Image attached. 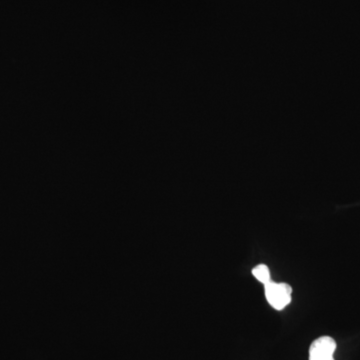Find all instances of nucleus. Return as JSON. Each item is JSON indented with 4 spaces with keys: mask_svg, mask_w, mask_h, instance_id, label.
I'll list each match as a JSON object with an SVG mask.
<instances>
[{
    "mask_svg": "<svg viewBox=\"0 0 360 360\" xmlns=\"http://www.w3.org/2000/svg\"><path fill=\"white\" fill-rule=\"evenodd\" d=\"M335 349L336 342L333 338L321 336L310 345L309 360H335Z\"/></svg>",
    "mask_w": 360,
    "mask_h": 360,
    "instance_id": "nucleus-2",
    "label": "nucleus"
},
{
    "mask_svg": "<svg viewBox=\"0 0 360 360\" xmlns=\"http://www.w3.org/2000/svg\"><path fill=\"white\" fill-rule=\"evenodd\" d=\"M252 276H255L259 283L264 284V285L271 281L269 266L265 264H259L255 266V269H252Z\"/></svg>",
    "mask_w": 360,
    "mask_h": 360,
    "instance_id": "nucleus-3",
    "label": "nucleus"
},
{
    "mask_svg": "<svg viewBox=\"0 0 360 360\" xmlns=\"http://www.w3.org/2000/svg\"><path fill=\"white\" fill-rule=\"evenodd\" d=\"M265 297L270 307L276 310H283L291 302L292 288L288 283H277L274 281L265 284Z\"/></svg>",
    "mask_w": 360,
    "mask_h": 360,
    "instance_id": "nucleus-1",
    "label": "nucleus"
}]
</instances>
